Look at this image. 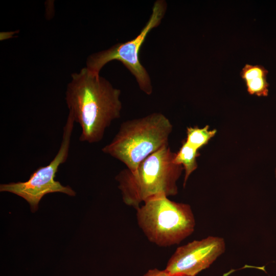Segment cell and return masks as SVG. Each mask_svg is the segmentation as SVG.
Wrapping results in <instances>:
<instances>
[{"label": "cell", "mask_w": 276, "mask_h": 276, "mask_svg": "<svg viewBox=\"0 0 276 276\" xmlns=\"http://www.w3.org/2000/svg\"><path fill=\"white\" fill-rule=\"evenodd\" d=\"M65 100L75 122L81 126L79 141L99 142L112 121L120 117L121 91L105 78L86 67L72 75Z\"/></svg>", "instance_id": "obj_1"}, {"label": "cell", "mask_w": 276, "mask_h": 276, "mask_svg": "<svg viewBox=\"0 0 276 276\" xmlns=\"http://www.w3.org/2000/svg\"><path fill=\"white\" fill-rule=\"evenodd\" d=\"M175 155L166 145L147 157L134 171L121 170L115 178L124 203L136 209L153 197L176 195L177 181L184 169L174 162Z\"/></svg>", "instance_id": "obj_2"}, {"label": "cell", "mask_w": 276, "mask_h": 276, "mask_svg": "<svg viewBox=\"0 0 276 276\" xmlns=\"http://www.w3.org/2000/svg\"><path fill=\"white\" fill-rule=\"evenodd\" d=\"M173 126L160 112L123 122L112 140L102 151L134 171L147 157L168 145Z\"/></svg>", "instance_id": "obj_3"}, {"label": "cell", "mask_w": 276, "mask_h": 276, "mask_svg": "<svg viewBox=\"0 0 276 276\" xmlns=\"http://www.w3.org/2000/svg\"><path fill=\"white\" fill-rule=\"evenodd\" d=\"M135 209L138 225L148 240L158 246L178 244L194 231V215L187 203L157 196Z\"/></svg>", "instance_id": "obj_4"}, {"label": "cell", "mask_w": 276, "mask_h": 276, "mask_svg": "<svg viewBox=\"0 0 276 276\" xmlns=\"http://www.w3.org/2000/svg\"><path fill=\"white\" fill-rule=\"evenodd\" d=\"M167 8L165 1H155L148 21L135 37L89 55L86 61V67L90 71L99 74L101 70L108 62L119 61L134 76L140 88L146 94L151 95L152 93L151 79L140 61L139 53L148 34L160 24Z\"/></svg>", "instance_id": "obj_5"}, {"label": "cell", "mask_w": 276, "mask_h": 276, "mask_svg": "<svg viewBox=\"0 0 276 276\" xmlns=\"http://www.w3.org/2000/svg\"><path fill=\"white\" fill-rule=\"evenodd\" d=\"M75 122L73 115L69 112L63 127L60 147L49 165L38 168L26 181L1 184L0 191L10 192L22 197L29 203L32 212L37 210L40 201L47 194L59 192L75 196L76 192L70 186H64L55 180L59 166L67 158Z\"/></svg>", "instance_id": "obj_6"}, {"label": "cell", "mask_w": 276, "mask_h": 276, "mask_svg": "<svg viewBox=\"0 0 276 276\" xmlns=\"http://www.w3.org/2000/svg\"><path fill=\"white\" fill-rule=\"evenodd\" d=\"M225 250L224 239L209 236L178 247L164 269L169 276H196L208 268Z\"/></svg>", "instance_id": "obj_7"}, {"label": "cell", "mask_w": 276, "mask_h": 276, "mask_svg": "<svg viewBox=\"0 0 276 276\" xmlns=\"http://www.w3.org/2000/svg\"><path fill=\"white\" fill-rule=\"evenodd\" d=\"M268 72L262 65L246 64L240 72L247 90L250 95L266 97L268 94L269 84L267 81Z\"/></svg>", "instance_id": "obj_8"}, {"label": "cell", "mask_w": 276, "mask_h": 276, "mask_svg": "<svg viewBox=\"0 0 276 276\" xmlns=\"http://www.w3.org/2000/svg\"><path fill=\"white\" fill-rule=\"evenodd\" d=\"M198 150L188 144L186 141L182 142V145L177 153H175L174 162L181 165L185 171L183 187L191 174L197 168L196 158L199 156Z\"/></svg>", "instance_id": "obj_9"}, {"label": "cell", "mask_w": 276, "mask_h": 276, "mask_svg": "<svg viewBox=\"0 0 276 276\" xmlns=\"http://www.w3.org/2000/svg\"><path fill=\"white\" fill-rule=\"evenodd\" d=\"M217 130L209 129V126L203 128L197 126L189 127L187 129L186 142L197 150L206 145L216 134Z\"/></svg>", "instance_id": "obj_10"}, {"label": "cell", "mask_w": 276, "mask_h": 276, "mask_svg": "<svg viewBox=\"0 0 276 276\" xmlns=\"http://www.w3.org/2000/svg\"><path fill=\"white\" fill-rule=\"evenodd\" d=\"M143 276H169L164 270H159L157 268L149 269Z\"/></svg>", "instance_id": "obj_11"}, {"label": "cell", "mask_w": 276, "mask_h": 276, "mask_svg": "<svg viewBox=\"0 0 276 276\" xmlns=\"http://www.w3.org/2000/svg\"><path fill=\"white\" fill-rule=\"evenodd\" d=\"M275 177H276V169H275Z\"/></svg>", "instance_id": "obj_12"}]
</instances>
